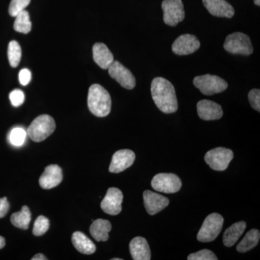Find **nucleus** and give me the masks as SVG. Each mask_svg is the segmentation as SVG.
<instances>
[{"label": "nucleus", "mask_w": 260, "mask_h": 260, "mask_svg": "<svg viewBox=\"0 0 260 260\" xmlns=\"http://www.w3.org/2000/svg\"><path fill=\"white\" fill-rule=\"evenodd\" d=\"M49 229V219L46 218L44 215H40L38 217L37 220L34 223V229H32V234L37 237L44 235L47 232Z\"/></svg>", "instance_id": "nucleus-28"}, {"label": "nucleus", "mask_w": 260, "mask_h": 260, "mask_svg": "<svg viewBox=\"0 0 260 260\" xmlns=\"http://www.w3.org/2000/svg\"><path fill=\"white\" fill-rule=\"evenodd\" d=\"M72 242L75 249L83 254L90 255L96 250L94 243L82 232H75L72 237Z\"/></svg>", "instance_id": "nucleus-21"}, {"label": "nucleus", "mask_w": 260, "mask_h": 260, "mask_svg": "<svg viewBox=\"0 0 260 260\" xmlns=\"http://www.w3.org/2000/svg\"><path fill=\"white\" fill-rule=\"evenodd\" d=\"M151 185L155 190L159 192L173 194L180 190L182 184L181 179L176 174L160 173L152 179Z\"/></svg>", "instance_id": "nucleus-8"}, {"label": "nucleus", "mask_w": 260, "mask_h": 260, "mask_svg": "<svg viewBox=\"0 0 260 260\" xmlns=\"http://www.w3.org/2000/svg\"><path fill=\"white\" fill-rule=\"evenodd\" d=\"M188 260H218V257L213 252L208 249H203L198 252L189 254Z\"/></svg>", "instance_id": "nucleus-30"}, {"label": "nucleus", "mask_w": 260, "mask_h": 260, "mask_svg": "<svg viewBox=\"0 0 260 260\" xmlns=\"http://www.w3.org/2000/svg\"><path fill=\"white\" fill-rule=\"evenodd\" d=\"M5 246V238H3V237H1V236H0V249H3V248H4Z\"/></svg>", "instance_id": "nucleus-36"}, {"label": "nucleus", "mask_w": 260, "mask_h": 260, "mask_svg": "<svg viewBox=\"0 0 260 260\" xmlns=\"http://www.w3.org/2000/svg\"><path fill=\"white\" fill-rule=\"evenodd\" d=\"M123 194L120 189L111 187L108 189L105 198L101 203V208L104 213L111 215H116L121 213Z\"/></svg>", "instance_id": "nucleus-11"}, {"label": "nucleus", "mask_w": 260, "mask_h": 260, "mask_svg": "<svg viewBox=\"0 0 260 260\" xmlns=\"http://www.w3.org/2000/svg\"><path fill=\"white\" fill-rule=\"evenodd\" d=\"M8 59L12 68H17L20 62L22 56L21 47L16 41H12L8 46Z\"/></svg>", "instance_id": "nucleus-26"}, {"label": "nucleus", "mask_w": 260, "mask_h": 260, "mask_svg": "<svg viewBox=\"0 0 260 260\" xmlns=\"http://www.w3.org/2000/svg\"><path fill=\"white\" fill-rule=\"evenodd\" d=\"M32 260H47V258L46 257L44 254H36L35 256H34V257L32 258Z\"/></svg>", "instance_id": "nucleus-35"}, {"label": "nucleus", "mask_w": 260, "mask_h": 260, "mask_svg": "<svg viewBox=\"0 0 260 260\" xmlns=\"http://www.w3.org/2000/svg\"><path fill=\"white\" fill-rule=\"evenodd\" d=\"M145 209L150 215H153L167 208L169 204L168 198L150 190L143 193Z\"/></svg>", "instance_id": "nucleus-16"}, {"label": "nucleus", "mask_w": 260, "mask_h": 260, "mask_svg": "<svg viewBox=\"0 0 260 260\" xmlns=\"http://www.w3.org/2000/svg\"><path fill=\"white\" fill-rule=\"evenodd\" d=\"M164 23L170 26H176L185 17L184 5L181 0H164L162 3Z\"/></svg>", "instance_id": "nucleus-9"}, {"label": "nucleus", "mask_w": 260, "mask_h": 260, "mask_svg": "<svg viewBox=\"0 0 260 260\" xmlns=\"http://www.w3.org/2000/svg\"><path fill=\"white\" fill-rule=\"evenodd\" d=\"M112 260H121V259H119V258H114Z\"/></svg>", "instance_id": "nucleus-38"}, {"label": "nucleus", "mask_w": 260, "mask_h": 260, "mask_svg": "<svg viewBox=\"0 0 260 260\" xmlns=\"http://www.w3.org/2000/svg\"><path fill=\"white\" fill-rule=\"evenodd\" d=\"M206 9L215 17L232 18L235 13L234 8L225 0H203Z\"/></svg>", "instance_id": "nucleus-17"}, {"label": "nucleus", "mask_w": 260, "mask_h": 260, "mask_svg": "<svg viewBox=\"0 0 260 260\" xmlns=\"http://www.w3.org/2000/svg\"><path fill=\"white\" fill-rule=\"evenodd\" d=\"M246 224L244 221H239L233 224L225 230L223 235V244L227 247L234 246L245 231Z\"/></svg>", "instance_id": "nucleus-22"}, {"label": "nucleus", "mask_w": 260, "mask_h": 260, "mask_svg": "<svg viewBox=\"0 0 260 260\" xmlns=\"http://www.w3.org/2000/svg\"><path fill=\"white\" fill-rule=\"evenodd\" d=\"M129 250L132 257L135 260H150L151 252L148 243L145 238L135 237L129 243Z\"/></svg>", "instance_id": "nucleus-18"}, {"label": "nucleus", "mask_w": 260, "mask_h": 260, "mask_svg": "<svg viewBox=\"0 0 260 260\" xmlns=\"http://www.w3.org/2000/svg\"><path fill=\"white\" fill-rule=\"evenodd\" d=\"M30 0H12L9 7V13L11 16L15 17L25 10L30 4Z\"/></svg>", "instance_id": "nucleus-29"}, {"label": "nucleus", "mask_w": 260, "mask_h": 260, "mask_svg": "<svg viewBox=\"0 0 260 260\" xmlns=\"http://www.w3.org/2000/svg\"><path fill=\"white\" fill-rule=\"evenodd\" d=\"M109 74L120 84L123 88L132 90L136 85V80L133 73L121 64L119 61H114L109 68Z\"/></svg>", "instance_id": "nucleus-10"}, {"label": "nucleus", "mask_w": 260, "mask_h": 260, "mask_svg": "<svg viewBox=\"0 0 260 260\" xmlns=\"http://www.w3.org/2000/svg\"><path fill=\"white\" fill-rule=\"evenodd\" d=\"M197 109L200 119L205 121L218 120L223 115L221 107L212 101H200L198 103Z\"/></svg>", "instance_id": "nucleus-15"}, {"label": "nucleus", "mask_w": 260, "mask_h": 260, "mask_svg": "<svg viewBox=\"0 0 260 260\" xmlns=\"http://www.w3.org/2000/svg\"><path fill=\"white\" fill-rule=\"evenodd\" d=\"M63 179L62 171L59 166L52 164L45 168L39 179V184L44 189H50L59 185Z\"/></svg>", "instance_id": "nucleus-14"}, {"label": "nucleus", "mask_w": 260, "mask_h": 260, "mask_svg": "<svg viewBox=\"0 0 260 260\" xmlns=\"http://www.w3.org/2000/svg\"><path fill=\"white\" fill-rule=\"evenodd\" d=\"M11 223L14 226L27 230L31 220V213L26 205H24L21 210L12 215Z\"/></svg>", "instance_id": "nucleus-23"}, {"label": "nucleus", "mask_w": 260, "mask_h": 260, "mask_svg": "<svg viewBox=\"0 0 260 260\" xmlns=\"http://www.w3.org/2000/svg\"><path fill=\"white\" fill-rule=\"evenodd\" d=\"M260 238L259 231L251 229L247 232L242 242L238 244L237 249L239 252H246L255 247L259 243Z\"/></svg>", "instance_id": "nucleus-24"}, {"label": "nucleus", "mask_w": 260, "mask_h": 260, "mask_svg": "<svg viewBox=\"0 0 260 260\" xmlns=\"http://www.w3.org/2000/svg\"><path fill=\"white\" fill-rule=\"evenodd\" d=\"M10 100L12 105L15 107L21 106L25 102V94L21 90L15 89L10 93Z\"/></svg>", "instance_id": "nucleus-31"}, {"label": "nucleus", "mask_w": 260, "mask_h": 260, "mask_svg": "<svg viewBox=\"0 0 260 260\" xmlns=\"http://www.w3.org/2000/svg\"><path fill=\"white\" fill-rule=\"evenodd\" d=\"M251 107L259 112L260 111V90L259 89H253L248 95Z\"/></svg>", "instance_id": "nucleus-32"}, {"label": "nucleus", "mask_w": 260, "mask_h": 260, "mask_svg": "<svg viewBox=\"0 0 260 260\" xmlns=\"http://www.w3.org/2000/svg\"><path fill=\"white\" fill-rule=\"evenodd\" d=\"M10 209V204L7 198H0V218H4Z\"/></svg>", "instance_id": "nucleus-34"}, {"label": "nucleus", "mask_w": 260, "mask_h": 260, "mask_svg": "<svg viewBox=\"0 0 260 260\" xmlns=\"http://www.w3.org/2000/svg\"><path fill=\"white\" fill-rule=\"evenodd\" d=\"M31 28L32 23L28 11L23 10L15 16L14 29L17 32L27 34L30 32Z\"/></svg>", "instance_id": "nucleus-25"}, {"label": "nucleus", "mask_w": 260, "mask_h": 260, "mask_svg": "<svg viewBox=\"0 0 260 260\" xmlns=\"http://www.w3.org/2000/svg\"><path fill=\"white\" fill-rule=\"evenodd\" d=\"M19 81L22 85H27L31 80V72L28 69L20 70L18 75Z\"/></svg>", "instance_id": "nucleus-33"}, {"label": "nucleus", "mask_w": 260, "mask_h": 260, "mask_svg": "<svg viewBox=\"0 0 260 260\" xmlns=\"http://www.w3.org/2000/svg\"><path fill=\"white\" fill-rule=\"evenodd\" d=\"M111 230L112 224L109 220L104 219H97L90 227V234L97 242H107Z\"/></svg>", "instance_id": "nucleus-20"}, {"label": "nucleus", "mask_w": 260, "mask_h": 260, "mask_svg": "<svg viewBox=\"0 0 260 260\" xmlns=\"http://www.w3.org/2000/svg\"><path fill=\"white\" fill-rule=\"evenodd\" d=\"M151 94L159 110L165 114L177 112L178 102L175 88L169 80L160 77L153 79L151 83Z\"/></svg>", "instance_id": "nucleus-1"}, {"label": "nucleus", "mask_w": 260, "mask_h": 260, "mask_svg": "<svg viewBox=\"0 0 260 260\" xmlns=\"http://www.w3.org/2000/svg\"><path fill=\"white\" fill-rule=\"evenodd\" d=\"M223 221V218L220 214H210L205 218L198 232V240L201 242H213L221 232Z\"/></svg>", "instance_id": "nucleus-4"}, {"label": "nucleus", "mask_w": 260, "mask_h": 260, "mask_svg": "<svg viewBox=\"0 0 260 260\" xmlns=\"http://www.w3.org/2000/svg\"><path fill=\"white\" fill-rule=\"evenodd\" d=\"M56 124L51 116L44 114L36 118L27 129V135L32 141H44L55 130Z\"/></svg>", "instance_id": "nucleus-3"}, {"label": "nucleus", "mask_w": 260, "mask_h": 260, "mask_svg": "<svg viewBox=\"0 0 260 260\" xmlns=\"http://www.w3.org/2000/svg\"><path fill=\"white\" fill-rule=\"evenodd\" d=\"M93 56L94 61L101 68L104 70L109 69L114 61V56L106 44L96 43L93 47Z\"/></svg>", "instance_id": "nucleus-19"}, {"label": "nucleus", "mask_w": 260, "mask_h": 260, "mask_svg": "<svg viewBox=\"0 0 260 260\" xmlns=\"http://www.w3.org/2000/svg\"><path fill=\"white\" fill-rule=\"evenodd\" d=\"M135 160V154L128 149L116 151L112 157V162L109 167V172L120 173L131 167Z\"/></svg>", "instance_id": "nucleus-13"}, {"label": "nucleus", "mask_w": 260, "mask_h": 260, "mask_svg": "<svg viewBox=\"0 0 260 260\" xmlns=\"http://www.w3.org/2000/svg\"><path fill=\"white\" fill-rule=\"evenodd\" d=\"M89 110L98 117L109 115L112 109V99L109 92L102 85L93 84L88 90Z\"/></svg>", "instance_id": "nucleus-2"}, {"label": "nucleus", "mask_w": 260, "mask_h": 260, "mask_svg": "<svg viewBox=\"0 0 260 260\" xmlns=\"http://www.w3.org/2000/svg\"><path fill=\"white\" fill-rule=\"evenodd\" d=\"M200 47L198 38L191 34H184L176 39L172 45V51L177 55H188L198 50Z\"/></svg>", "instance_id": "nucleus-12"}, {"label": "nucleus", "mask_w": 260, "mask_h": 260, "mask_svg": "<svg viewBox=\"0 0 260 260\" xmlns=\"http://www.w3.org/2000/svg\"><path fill=\"white\" fill-rule=\"evenodd\" d=\"M27 132L22 127H15L10 131L9 141L15 147L22 146L26 140Z\"/></svg>", "instance_id": "nucleus-27"}, {"label": "nucleus", "mask_w": 260, "mask_h": 260, "mask_svg": "<svg viewBox=\"0 0 260 260\" xmlns=\"http://www.w3.org/2000/svg\"><path fill=\"white\" fill-rule=\"evenodd\" d=\"M193 83L202 93L206 95L222 93L228 88V83L217 75H205L197 76Z\"/></svg>", "instance_id": "nucleus-5"}, {"label": "nucleus", "mask_w": 260, "mask_h": 260, "mask_svg": "<svg viewBox=\"0 0 260 260\" xmlns=\"http://www.w3.org/2000/svg\"><path fill=\"white\" fill-rule=\"evenodd\" d=\"M234 158V153L230 149L216 148L209 150L205 155V160L215 171H225Z\"/></svg>", "instance_id": "nucleus-7"}, {"label": "nucleus", "mask_w": 260, "mask_h": 260, "mask_svg": "<svg viewBox=\"0 0 260 260\" xmlns=\"http://www.w3.org/2000/svg\"><path fill=\"white\" fill-rule=\"evenodd\" d=\"M254 4L257 5V6H259L260 5V0H254Z\"/></svg>", "instance_id": "nucleus-37"}, {"label": "nucleus", "mask_w": 260, "mask_h": 260, "mask_svg": "<svg viewBox=\"0 0 260 260\" xmlns=\"http://www.w3.org/2000/svg\"><path fill=\"white\" fill-rule=\"evenodd\" d=\"M223 47L225 50L232 54L248 56L253 53L250 39L243 32H234L228 36Z\"/></svg>", "instance_id": "nucleus-6"}]
</instances>
